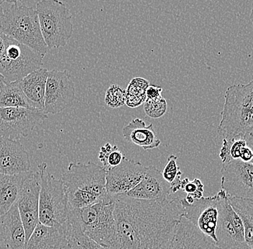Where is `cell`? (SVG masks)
<instances>
[{
    "label": "cell",
    "mask_w": 253,
    "mask_h": 249,
    "mask_svg": "<svg viewBox=\"0 0 253 249\" xmlns=\"http://www.w3.org/2000/svg\"><path fill=\"white\" fill-rule=\"evenodd\" d=\"M110 249H170L183 215L180 200L148 201L117 195Z\"/></svg>",
    "instance_id": "6da1fadb"
},
{
    "label": "cell",
    "mask_w": 253,
    "mask_h": 249,
    "mask_svg": "<svg viewBox=\"0 0 253 249\" xmlns=\"http://www.w3.org/2000/svg\"><path fill=\"white\" fill-rule=\"evenodd\" d=\"M61 179L70 209L87 207L107 195L106 170L94 162H71Z\"/></svg>",
    "instance_id": "7a4b0ae2"
},
{
    "label": "cell",
    "mask_w": 253,
    "mask_h": 249,
    "mask_svg": "<svg viewBox=\"0 0 253 249\" xmlns=\"http://www.w3.org/2000/svg\"><path fill=\"white\" fill-rule=\"evenodd\" d=\"M217 132L231 141L245 137L253 130V80L247 84L227 88Z\"/></svg>",
    "instance_id": "3957f363"
},
{
    "label": "cell",
    "mask_w": 253,
    "mask_h": 249,
    "mask_svg": "<svg viewBox=\"0 0 253 249\" xmlns=\"http://www.w3.org/2000/svg\"><path fill=\"white\" fill-rule=\"evenodd\" d=\"M116 196L107 194L97 203L82 209L69 208V220L80 227L87 237L104 247H110L115 235Z\"/></svg>",
    "instance_id": "277c9868"
},
{
    "label": "cell",
    "mask_w": 253,
    "mask_h": 249,
    "mask_svg": "<svg viewBox=\"0 0 253 249\" xmlns=\"http://www.w3.org/2000/svg\"><path fill=\"white\" fill-rule=\"evenodd\" d=\"M7 1L9 6L4 9L0 31L44 58L48 49L41 33L36 9L18 4L17 1Z\"/></svg>",
    "instance_id": "5b68a950"
},
{
    "label": "cell",
    "mask_w": 253,
    "mask_h": 249,
    "mask_svg": "<svg viewBox=\"0 0 253 249\" xmlns=\"http://www.w3.org/2000/svg\"><path fill=\"white\" fill-rule=\"evenodd\" d=\"M39 172L40 223L50 227L63 226L67 223L69 207L62 179L49 173L45 162L40 164Z\"/></svg>",
    "instance_id": "8992f818"
},
{
    "label": "cell",
    "mask_w": 253,
    "mask_h": 249,
    "mask_svg": "<svg viewBox=\"0 0 253 249\" xmlns=\"http://www.w3.org/2000/svg\"><path fill=\"white\" fill-rule=\"evenodd\" d=\"M36 9L47 49L66 46L74 31L72 15L66 4L57 0H42Z\"/></svg>",
    "instance_id": "52a82bcc"
},
{
    "label": "cell",
    "mask_w": 253,
    "mask_h": 249,
    "mask_svg": "<svg viewBox=\"0 0 253 249\" xmlns=\"http://www.w3.org/2000/svg\"><path fill=\"white\" fill-rule=\"evenodd\" d=\"M43 57L26 45L7 36L5 48L0 58V73L6 83L20 81L43 66Z\"/></svg>",
    "instance_id": "ba28073f"
},
{
    "label": "cell",
    "mask_w": 253,
    "mask_h": 249,
    "mask_svg": "<svg viewBox=\"0 0 253 249\" xmlns=\"http://www.w3.org/2000/svg\"><path fill=\"white\" fill-rule=\"evenodd\" d=\"M218 194L219 214L215 231L216 247L219 249H252L245 241L241 219L229 204L227 194L223 190Z\"/></svg>",
    "instance_id": "9c48e42d"
},
{
    "label": "cell",
    "mask_w": 253,
    "mask_h": 249,
    "mask_svg": "<svg viewBox=\"0 0 253 249\" xmlns=\"http://www.w3.org/2000/svg\"><path fill=\"white\" fill-rule=\"evenodd\" d=\"M47 115L43 111L26 108H0V137L19 140L29 136Z\"/></svg>",
    "instance_id": "30bf717a"
},
{
    "label": "cell",
    "mask_w": 253,
    "mask_h": 249,
    "mask_svg": "<svg viewBox=\"0 0 253 249\" xmlns=\"http://www.w3.org/2000/svg\"><path fill=\"white\" fill-rule=\"evenodd\" d=\"M76 99L75 84L66 70L49 71L43 112L56 114L73 105Z\"/></svg>",
    "instance_id": "8fae6325"
},
{
    "label": "cell",
    "mask_w": 253,
    "mask_h": 249,
    "mask_svg": "<svg viewBox=\"0 0 253 249\" xmlns=\"http://www.w3.org/2000/svg\"><path fill=\"white\" fill-rule=\"evenodd\" d=\"M221 187L227 196L253 201V164L231 160L222 164Z\"/></svg>",
    "instance_id": "7c38bea8"
},
{
    "label": "cell",
    "mask_w": 253,
    "mask_h": 249,
    "mask_svg": "<svg viewBox=\"0 0 253 249\" xmlns=\"http://www.w3.org/2000/svg\"><path fill=\"white\" fill-rule=\"evenodd\" d=\"M219 201L218 193L211 197H202L200 199L195 200L191 204H189L184 198L180 200L183 209V216L204 234L212 239L215 244L217 241L215 231L219 214Z\"/></svg>",
    "instance_id": "4fadbf2b"
},
{
    "label": "cell",
    "mask_w": 253,
    "mask_h": 249,
    "mask_svg": "<svg viewBox=\"0 0 253 249\" xmlns=\"http://www.w3.org/2000/svg\"><path fill=\"white\" fill-rule=\"evenodd\" d=\"M148 167L125 156L118 166L106 171V190L109 195H125L140 183Z\"/></svg>",
    "instance_id": "5bb4252c"
},
{
    "label": "cell",
    "mask_w": 253,
    "mask_h": 249,
    "mask_svg": "<svg viewBox=\"0 0 253 249\" xmlns=\"http://www.w3.org/2000/svg\"><path fill=\"white\" fill-rule=\"evenodd\" d=\"M41 191L39 172H31L24 184L17 201L19 215L23 223L28 244L32 233L40 223L39 196Z\"/></svg>",
    "instance_id": "9a60e30c"
},
{
    "label": "cell",
    "mask_w": 253,
    "mask_h": 249,
    "mask_svg": "<svg viewBox=\"0 0 253 249\" xmlns=\"http://www.w3.org/2000/svg\"><path fill=\"white\" fill-rule=\"evenodd\" d=\"M171 193L170 185L163 177L162 172L156 167L148 166L140 183L124 195L142 201H164Z\"/></svg>",
    "instance_id": "2e32d148"
},
{
    "label": "cell",
    "mask_w": 253,
    "mask_h": 249,
    "mask_svg": "<svg viewBox=\"0 0 253 249\" xmlns=\"http://www.w3.org/2000/svg\"><path fill=\"white\" fill-rule=\"evenodd\" d=\"M29 154L20 140L0 137V174L13 176L31 171Z\"/></svg>",
    "instance_id": "e0dca14e"
},
{
    "label": "cell",
    "mask_w": 253,
    "mask_h": 249,
    "mask_svg": "<svg viewBox=\"0 0 253 249\" xmlns=\"http://www.w3.org/2000/svg\"><path fill=\"white\" fill-rule=\"evenodd\" d=\"M26 247L25 229L16 203L0 216V249H26Z\"/></svg>",
    "instance_id": "ac0fdd59"
},
{
    "label": "cell",
    "mask_w": 253,
    "mask_h": 249,
    "mask_svg": "<svg viewBox=\"0 0 253 249\" xmlns=\"http://www.w3.org/2000/svg\"><path fill=\"white\" fill-rule=\"evenodd\" d=\"M170 249H219L212 239L204 234L182 215Z\"/></svg>",
    "instance_id": "d6986e66"
},
{
    "label": "cell",
    "mask_w": 253,
    "mask_h": 249,
    "mask_svg": "<svg viewBox=\"0 0 253 249\" xmlns=\"http://www.w3.org/2000/svg\"><path fill=\"white\" fill-rule=\"evenodd\" d=\"M69 223L60 227L39 223L32 233L26 249H61L69 244Z\"/></svg>",
    "instance_id": "ffe728a7"
},
{
    "label": "cell",
    "mask_w": 253,
    "mask_h": 249,
    "mask_svg": "<svg viewBox=\"0 0 253 249\" xmlns=\"http://www.w3.org/2000/svg\"><path fill=\"white\" fill-rule=\"evenodd\" d=\"M123 135L128 142L145 150L157 148L161 143L153 128V124L146 125L144 120L138 118L132 119L123 129Z\"/></svg>",
    "instance_id": "44dd1931"
},
{
    "label": "cell",
    "mask_w": 253,
    "mask_h": 249,
    "mask_svg": "<svg viewBox=\"0 0 253 249\" xmlns=\"http://www.w3.org/2000/svg\"><path fill=\"white\" fill-rule=\"evenodd\" d=\"M48 72L47 69L41 68L20 80L24 94L35 109L43 111Z\"/></svg>",
    "instance_id": "7402d4cb"
},
{
    "label": "cell",
    "mask_w": 253,
    "mask_h": 249,
    "mask_svg": "<svg viewBox=\"0 0 253 249\" xmlns=\"http://www.w3.org/2000/svg\"><path fill=\"white\" fill-rule=\"evenodd\" d=\"M31 173V171L13 176L0 174V216L7 213L17 203Z\"/></svg>",
    "instance_id": "603a6c76"
},
{
    "label": "cell",
    "mask_w": 253,
    "mask_h": 249,
    "mask_svg": "<svg viewBox=\"0 0 253 249\" xmlns=\"http://www.w3.org/2000/svg\"><path fill=\"white\" fill-rule=\"evenodd\" d=\"M227 198L229 204L241 219L247 244L253 249V201L228 196Z\"/></svg>",
    "instance_id": "cb8c5ba5"
},
{
    "label": "cell",
    "mask_w": 253,
    "mask_h": 249,
    "mask_svg": "<svg viewBox=\"0 0 253 249\" xmlns=\"http://www.w3.org/2000/svg\"><path fill=\"white\" fill-rule=\"evenodd\" d=\"M0 108L35 109L24 94L20 80L7 83L0 90Z\"/></svg>",
    "instance_id": "d4e9b609"
},
{
    "label": "cell",
    "mask_w": 253,
    "mask_h": 249,
    "mask_svg": "<svg viewBox=\"0 0 253 249\" xmlns=\"http://www.w3.org/2000/svg\"><path fill=\"white\" fill-rule=\"evenodd\" d=\"M149 85V82L142 78L131 80L126 89V105L130 108H136L145 103L146 89Z\"/></svg>",
    "instance_id": "484cf974"
},
{
    "label": "cell",
    "mask_w": 253,
    "mask_h": 249,
    "mask_svg": "<svg viewBox=\"0 0 253 249\" xmlns=\"http://www.w3.org/2000/svg\"><path fill=\"white\" fill-rule=\"evenodd\" d=\"M69 223V233L68 241L71 249H110L108 247H104L97 243L87 237L82 232L80 227L74 222L68 219Z\"/></svg>",
    "instance_id": "4316f807"
},
{
    "label": "cell",
    "mask_w": 253,
    "mask_h": 249,
    "mask_svg": "<svg viewBox=\"0 0 253 249\" xmlns=\"http://www.w3.org/2000/svg\"><path fill=\"white\" fill-rule=\"evenodd\" d=\"M124 157V154L119 149L116 145L112 146L110 143H106L101 147L98 155V158L102 162L103 168L106 171L118 166Z\"/></svg>",
    "instance_id": "83f0119b"
},
{
    "label": "cell",
    "mask_w": 253,
    "mask_h": 249,
    "mask_svg": "<svg viewBox=\"0 0 253 249\" xmlns=\"http://www.w3.org/2000/svg\"><path fill=\"white\" fill-rule=\"evenodd\" d=\"M104 102L112 108L123 107L126 105V90L118 85H112L106 91Z\"/></svg>",
    "instance_id": "f1b7e54d"
},
{
    "label": "cell",
    "mask_w": 253,
    "mask_h": 249,
    "mask_svg": "<svg viewBox=\"0 0 253 249\" xmlns=\"http://www.w3.org/2000/svg\"><path fill=\"white\" fill-rule=\"evenodd\" d=\"M167 108V102L163 97L156 99H146L144 103L145 112L152 119H158L164 116Z\"/></svg>",
    "instance_id": "f546056e"
},
{
    "label": "cell",
    "mask_w": 253,
    "mask_h": 249,
    "mask_svg": "<svg viewBox=\"0 0 253 249\" xmlns=\"http://www.w3.org/2000/svg\"><path fill=\"white\" fill-rule=\"evenodd\" d=\"M181 190H183L187 196L194 200L200 199L204 197V185L198 178H195L191 182L189 181V178H185L181 180Z\"/></svg>",
    "instance_id": "4dcf8cb0"
},
{
    "label": "cell",
    "mask_w": 253,
    "mask_h": 249,
    "mask_svg": "<svg viewBox=\"0 0 253 249\" xmlns=\"http://www.w3.org/2000/svg\"><path fill=\"white\" fill-rule=\"evenodd\" d=\"M177 160L178 157L174 154L169 156L167 164L162 172L163 177L170 185L174 181L180 179L182 175L179 167L177 165Z\"/></svg>",
    "instance_id": "1f68e13d"
},
{
    "label": "cell",
    "mask_w": 253,
    "mask_h": 249,
    "mask_svg": "<svg viewBox=\"0 0 253 249\" xmlns=\"http://www.w3.org/2000/svg\"><path fill=\"white\" fill-rule=\"evenodd\" d=\"M163 88L156 85H149L146 89V99H156L162 97Z\"/></svg>",
    "instance_id": "d6a6232c"
},
{
    "label": "cell",
    "mask_w": 253,
    "mask_h": 249,
    "mask_svg": "<svg viewBox=\"0 0 253 249\" xmlns=\"http://www.w3.org/2000/svg\"><path fill=\"white\" fill-rule=\"evenodd\" d=\"M6 38H7V36L0 31V58L2 56L5 48Z\"/></svg>",
    "instance_id": "836d02e7"
},
{
    "label": "cell",
    "mask_w": 253,
    "mask_h": 249,
    "mask_svg": "<svg viewBox=\"0 0 253 249\" xmlns=\"http://www.w3.org/2000/svg\"><path fill=\"white\" fill-rule=\"evenodd\" d=\"M245 138L247 142V144H248V146L251 148V150H252L253 152V137L250 136V135H247V136L245 137ZM251 163L253 164V158L252 161H251Z\"/></svg>",
    "instance_id": "e575fe53"
},
{
    "label": "cell",
    "mask_w": 253,
    "mask_h": 249,
    "mask_svg": "<svg viewBox=\"0 0 253 249\" xmlns=\"http://www.w3.org/2000/svg\"><path fill=\"white\" fill-rule=\"evenodd\" d=\"M4 1H0V24L2 20L3 15H4V8H3V4Z\"/></svg>",
    "instance_id": "d590c367"
},
{
    "label": "cell",
    "mask_w": 253,
    "mask_h": 249,
    "mask_svg": "<svg viewBox=\"0 0 253 249\" xmlns=\"http://www.w3.org/2000/svg\"><path fill=\"white\" fill-rule=\"evenodd\" d=\"M6 83H6L5 79H4V77H3V75L0 73V90H1V88H2Z\"/></svg>",
    "instance_id": "8d00e7d4"
},
{
    "label": "cell",
    "mask_w": 253,
    "mask_h": 249,
    "mask_svg": "<svg viewBox=\"0 0 253 249\" xmlns=\"http://www.w3.org/2000/svg\"><path fill=\"white\" fill-rule=\"evenodd\" d=\"M250 17H251V22H252V25L253 28V1L252 3V9H251V16H250Z\"/></svg>",
    "instance_id": "74e56055"
},
{
    "label": "cell",
    "mask_w": 253,
    "mask_h": 249,
    "mask_svg": "<svg viewBox=\"0 0 253 249\" xmlns=\"http://www.w3.org/2000/svg\"><path fill=\"white\" fill-rule=\"evenodd\" d=\"M61 249H71V247L69 244H68L67 245L65 246V247H63Z\"/></svg>",
    "instance_id": "f35d334b"
},
{
    "label": "cell",
    "mask_w": 253,
    "mask_h": 249,
    "mask_svg": "<svg viewBox=\"0 0 253 249\" xmlns=\"http://www.w3.org/2000/svg\"><path fill=\"white\" fill-rule=\"evenodd\" d=\"M249 135L250 136L253 137V130L251 132V134H250Z\"/></svg>",
    "instance_id": "ab89813d"
}]
</instances>
